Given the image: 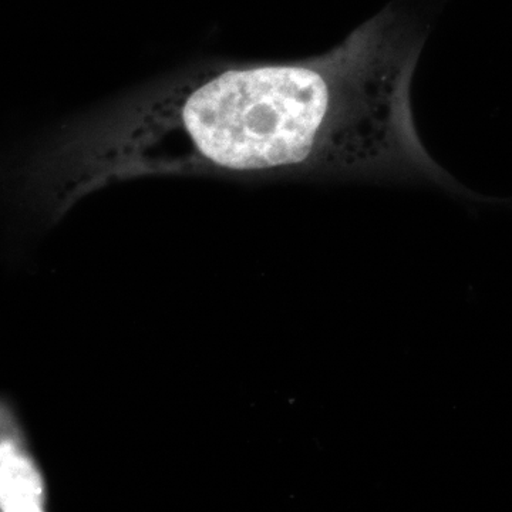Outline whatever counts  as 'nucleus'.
Wrapping results in <instances>:
<instances>
[{
    "label": "nucleus",
    "mask_w": 512,
    "mask_h": 512,
    "mask_svg": "<svg viewBox=\"0 0 512 512\" xmlns=\"http://www.w3.org/2000/svg\"><path fill=\"white\" fill-rule=\"evenodd\" d=\"M42 483L28 458L9 443L2 444V510L39 511Z\"/></svg>",
    "instance_id": "1"
}]
</instances>
